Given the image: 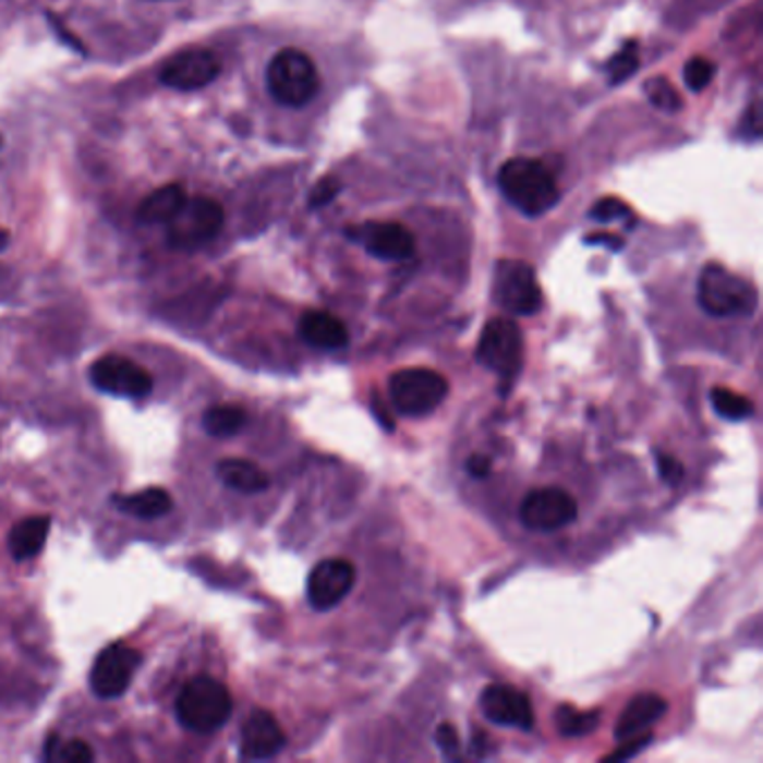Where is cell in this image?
<instances>
[{"label":"cell","instance_id":"6da1fadb","mask_svg":"<svg viewBox=\"0 0 763 763\" xmlns=\"http://www.w3.org/2000/svg\"><path fill=\"white\" fill-rule=\"evenodd\" d=\"M497 184L504 197L511 202L520 214L529 218L544 216L554 208L560 193L548 168L531 157L508 159L497 173Z\"/></svg>","mask_w":763,"mask_h":763},{"label":"cell","instance_id":"7a4b0ae2","mask_svg":"<svg viewBox=\"0 0 763 763\" xmlns=\"http://www.w3.org/2000/svg\"><path fill=\"white\" fill-rule=\"evenodd\" d=\"M267 88L284 108H303L320 90L318 70L303 50L284 48L267 65Z\"/></svg>","mask_w":763,"mask_h":763},{"label":"cell","instance_id":"3957f363","mask_svg":"<svg viewBox=\"0 0 763 763\" xmlns=\"http://www.w3.org/2000/svg\"><path fill=\"white\" fill-rule=\"evenodd\" d=\"M697 301L714 318L752 316L756 310V289L741 276L712 263L699 276Z\"/></svg>","mask_w":763,"mask_h":763},{"label":"cell","instance_id":"277c9868","mask_svg":"<svg viewBox=\"0 0 763 763\" xmlns=\"http://www.w3.org/2000/svg\"><path fill=\"white\" fill-rule=\"evenodd\" d=\"M231 712L233 699L216 678L197 676L184 686L178 697L180 724L193 732H216L227 724Z\"/></svg>","mask_w":763,"mask_h":763},{"label":"cell","instance_id":"5b68a950","mask_svg":"<svg viewBox=\"0 0 763 763\" xmlns=\"http://www.w3.org/2000/svg\"><path fill=\"white\" fill-rule=\"evenodd\" d=\"M392 408L405 416H426L448 397V380L428 367L399 370L388 380Z\"/></svg>","mask_w":763,"mask_h":763},{"label":"cell","instance_id":"8992f818","mask_svg":"<svg viewBox=\"0 0 763 763\" xmlns=\"http://www.w3.org/2000/svg\"><path fill=\"white\" fill-rule=\"evenodd\" d=\"M475 356L488 372L499 376L504 388L511 386L524 361V338L518 323L511 318L486 323Z\"/></svg>","mask_w":763,"mask_h":763},{"label":"cell","instance_id":"52a82bcc","mask_svg":"<svg viewBox=\"0 0 763 763\" xmlns=\"http://www.w3.org/2000/svg\"><path fill=\"white\" fill-rule=\"evenodd\" d=\"M168 244L195 251L214 240L225 227V208L214 197H186L178 214L166 222Z\"/></svg>","mask_w":763,"mask_h":763},{"label":"cell","instance_id":"ba28073f","mask_svg":"<svg viewBox=\"0 0 763 763\" xmlns=\"http://www.w3.org/2000/svg\"><path fill=\"white\" fill-rule=\"evenodd\" d=\"M493 299L511 316H535L542 310V289L531 265L499 261L493 278Z\"/></svg>","mask_w":763,"mask_h":763},{"label":"cell","instance_id":"9c48e42d","mask_svg":"<svg viewBox=\"0 0 763 763\" xmlns=\"http://www.w3.org/2000/svg\"><path fill=\"white\" fill-rule=\"evenodd\" d=\"M578 518V501L560 486H544L531 491L522 506L520 520L529 531L550 533L573 524Z\"/></svg>","mask_w":763,"mask_h":763},{"label":"cell","instance_id":"30bf717a","mask_svg":"<svg viewBox=\"0 0 763 763\" xmlns=\"http://www.w3.org/2000/svg\"><path fill=\"white\" fill-rule=\"evenodd\" d=\"M90 380L97 390L123 399H142L153 390V376L135 361L117 354L95 361L90 367Z\"/></svg>","mask_w":763,"mask_h":763},{"label":"cell","instance_id":"8fae6325","mask_svg":"<svg viewBox=\"0 0 763 763\" xmlns=\"http://www.w3.org/2000/svg\"><path fill=\"white\" fill-rule=\"evenodd\" d=\"M220 74V59L206 48H186L168 59L159 72L166 88L193 93L210 86Z\"/></svg>","mask_w":763,"mask_h":763},{"label":"cell","instance_id":"7c38bea8","mask_svg":"<svg viewBox=\"0 0 763 763\" xmlns=\"http://www.w3.org/2000/svg\"><path fill=\"white\" fill-rule=\"evenodd\" d=\"M142 665V654L125 643L108 645L95 661L90 688L101 699H117L131 688L135 671Z\"/></svg>","mask_w":763,"mask_h":763},{"label":"cell","instance_id":"4fadbf2b","mask_svg":"<svg viewBox=\"0 0 763 763\" xmlns=\"http://www.w3.org/2000/svg\"><path fill=\"white\" fill-rule=\"evenodd\" d=\"M356 582V567L346 558L318 562L307 578V598L316 611H329L341 603Z\"/></svg>","mask_w":763,"mask_h":763},{"label":"cell","instance_id":"5bb4252c","mask_svg":"<svg viewBox=\"0 0 763 763\" xmlns=\"http://www.w3.org/2000/svg\"><path fill=\"white\" fill-rule=\"evenodd\" d=\"M480 707L495 726L518 730H531L535 726V712L529 697L513 686H488L480 697Z\"/></svg>","mask_w":763,"mask_h":763},{"label":"cell","instance_id":"9a60e30c","mask_svg":"<svg viewBox=\"0 0 763 763\" xmlns=\"http://www.w3.org/2000/svg\"><path fill=\"white\" fill-rule=\"evenodd\" d=\"M350 238L359 240L374 258L401 263L414 256V235L399 222H367L359 229H350Z\"/></svg>","mask_w":763,"mask_h":763},{"label":"cell","instance_id":"2e32d148","mask_svg":"<svg viewBox=\"0 0 763 763\" xmlns=\"http://www.w3.org/2000/svg\"><path fill=\"white\" fill-rule=\"evenodd\" d=\"M287 743V737L276 720V716L267 710H253L242 726L240 735V752L244 759H271Z\"/></svg>","mask_w":763,"mask_h":763},{"label":"cell","instance_id":"e0dca14e","mask_svg":"<svg viewBox=\"0 0 763 763\" xmlns=\"http://www.w3.org/2000/svg\"><path fill=\"white\" fill-rule=\"evenodd\" d=\"M299 331L310 348L323 350V352L343 350L350 343V331L346 323L341 318H336L334 314L320 312V310L305 312L301 318Z\"/></svg>","mask_w":763,"mask_h":763},{"label":"cell","instance_id":"ac0fdd59","mask_svg":"<svg viewBox=\"0 0 763 763\" xmlns=\"http://www.w3.org/2000/svg\"><path fill=\"white\" fill-rule=\"evenodd\" d=\"M665 712H667V701L663 697H658V694H639V697H633L627 703V707L620 714V718H618L614 737L618 741H625L629 737L643 735L652 724H656V720Z\"/></svg>","mask_w":763,"mask_h":763},{"label":"cell","instance_id":"d6986e66","mask_svg":"<svg viewBox=\"0 0 763 763\" xmlns=\"http://www.w3.org/2000/svg\"><path fill=\"white\" fill-rule=\"evenodd\" d=\"M50 526H52V518H48V516L27 518V520H21L19 524H14V529L10 531V537H8L12 558L19 562L36 558L46 546V540L50 535Z\"/></svg>","mask_w":763,"mask_h":763},{"label":"cell","instance_id":"ffe728a7","mask_svg":"<svg viewBox=\"0 0 763 763\" xmlns=\"http://www.w3.org/2000/svg\"><path fill=\"white\" fill-rule=\"evenodd\" d=\"M216 473L229 488L246 495L263 493L271 484L269 475L261 469V465L246 459H222L216 465Z\"/></svg>","mask_w":763,"mask_h":763},{"label":"cell","instance_id":"44dd1931","mask_svg":"<svg viewBox=\"0 0 763 763\" xmlns=\"http://www.w3.org/2000/svg\"><path fill=\"white\" fill-rule=\"evenodd\" d=\"M112 501L121 513L142 520H157L173 508V497L164 488H146L135 495H114Z\"/></svg>","mask_w":763,"mask_h":763},{"label":"cell","instance_id":"7402d4cb","mask_svg":"<svg viewBox=\"0 0 763 763\" xmlns=\"http://www.w3.org/2000/svg\"><path fill=\"white\" fill-rule=\"evenodd\" d=\"M184 202H186V191L182 184H166L153 191L142 202L137 216L142 222H148V225H166L178 214Z\"/></svg>","mask_w":763,"mask_h":763},{"label":"cell","instance_id":"603a6c76","mask_svg":"<svg viewBox=\"0 0 763 763\" xmlns=\"http://www.w3.org/2000/svg\"><path fill=\"white\" fill-rule=\"evenodd\" d=\"M202 423H204V431L210 437L227 439V437L238 435L244 428L246 412L240 405H231V403L214 405L204 412Z\"/></svg>","mask_w":763,"mask_h":763},{"label":"cell","instance_id":"cb8c5ba5","mask_svg":"<svg viewBox=\"0 0 763 763\" xmlns=\"http://www.w3.org/2000/svg\"><path fill=\"white\" fill-rule=\"evenodd\" d=\"M710 401H712V408L716 410V414L728 419V421H746L754 414L752 401L735 390H728V388H714L710 392Z\"/></svg>","mask_w":763,"mask_h":763},{"label":"cell","instance_id":"d4e9b609","mask_svg":"<svg viewBox=\"0 0 763 763\" xmlns=\"http://www.w3.org/2000/svg\"><path fill=\"white\" fill-rule=\"evenodd\" d=\"M601 720V712H580L571 705H560L556 712V724L560 735L565 737H582L589 735L598 728Z\"/></svg>","mask_w":763,"mask_h":763},{"label":"cell","instance_id":"484cf974","mask_svg":"<svg viewBox=\"0 0 763 763\" xmlns=\"http://www.w3.org/2000/svg\"><path fill=\"white\" fill-rule=\"evenodd\" d=\"M93 756H95L93 748H90L86 741H78V739H72V741L61 743L59 737H57V739H50V743H48V748H46V759H48V761L88 763V761H93Z\"/></svg>","mask_w":763,"mask_h":763},{"label":"cell","instance_id":"4316f807","mask_svg":"<svg viewBox=\"0 0 763 763\" xmlns=\"http://www.w3.org/2000/svg\"><path fill=\"white\" fill-rule=\"evenodd\" d=\"M645 95L656 108H661L665 112H676V110H681V106H683L681 95H678V90L665 76H656V78L645 81Z\"/></svg>","mask_w":763,"mask_h":763},{"label":"cell","instance_id":"83f0119b","mask_svg":"<svg viewBox=\"0 0 763 763\" xmlns=\"http://www.w3.org/2000/svg\"><path fill=\"white\" fill-rule=\"evenodd\" d=\"M641 61H639V46L629 40V44L611 57V61L607 63V74L611 78V83H622L627 81L635 70H639Z\"/></svg>","mask_w":763,"mask_h":763},{"label":"cell","instance_id":"f1b7e54d","mask_svg":"<svg viewBox=\"0 0 763 763\" xmlns=\"http://www.w3.org/2000/svg\"><path fill=\"white\" fill-rule=\"evenodd\" d=\"M683 76H686V83L692 93H701L710 86V81L714 78V63L703 59V57H694L686 63Z\"/></svg>","mask_w":763,"mask_h":763},{"label":"cell","instance_id":"f546056e","mask_svg":"<svg viewBox=\"0 0 763 763\" xmlns=\"http://www.w3.org/2000/svg\"><path fill=\"white\" fill-rule=\"evenodd\" d=\"M593 220H598V222H611V220H622L625 216H629V206L616 197H605L601 199L596 206L591 208V214H589Z\"/></svg>","mask_w":763,"mask_h":763},{"label":"cell","instance_id":"4dcf8cb0","mask_svg":"<svg viewBox=\"0 0 763 763\" xmlns=\"http://www.w3.org/2000/svg\"><path fill=\"white\" fill-rule=\"evenodd\" d=\"M656 465H658V473H661L663 482H667L669 486H678L683 482L686 469L676 457H671L667 452H656Z\"/></svg>","mask_w":763,"mask_h":763},{"label":"cell","instance_id":"1f68e13d","mask_svg":"<svg viewBox=\"0 0 763 763\" xmlns=\"http://www.w3.org/2000/svg\"><path fill=\"white\" fill-rule=\"evenodd\" d=\"M652 739H654L652 732L629 737V739H625V746H618L616 752H611V754L605 756V761H625V759H631L633 754H639L641 750H645V748L652 743Z\"/></svg>","mask_w":763,"mask_h":763},{"label":"cell","instance_id":"d6a6232c","mask_svg":"<svg viewBox=\"0 0 763 763\" xmlns=\"http://www.w3.org/2000/svg\"><path fill=\"white\" fill-rule=\"evenodd\" d=\"M435 739H437L439 750H441L446 756H455V754L459 752V735H457V730H455L450 724H441V726L437 728Z\"/></svg>","mask_w":763,"mask_h":763},{"label":"cell","instance_id":"836d02e7","mask_svg":"<svg viewBox=\"0 0 763 763\" xmlns=\"http://www.w3.org/2000/svg\"><path fill=\"white\" fill-rule=\"evenodd\" d=\"M338 189H341V186H338L336 180H323V182H318L316 189H314L312 195H310V206H312V208H320V206L329 204V202L336 197Z\"/></svg>","mask_w":763,"mask_h":763},{"label":"cell","instance_id":"e575fe53","mask_svg":"<svg viewBox=\"0 0 763 763\" xmlns=\"http://www.w3.org/2000/svg\"><path fill=\"white\" fill-rule=\"evenodd\" d=\"M48 19H50V25H52V29L57 32V36L63 40V44L68 46V48H72V50H76V52H81V55H86V48H83V44H81V40L76 38V34H72L65 25H63V21L59 19V16H55L52 12L48 14Z\"/></svg>","mask_w":763,"mask_h":763},{"label":"cell","instance_id":"d590c367","mask_svg":"<svg viewBox=\"0 0 763 763\" xmlns=\"http://www.w3.org/2000/svg\"><path fill=\"white\" fill-rule=\"evenodd\" d=\"M465 471H469L477 480H486L493 471V461L486 455H473L469 459V463H465Z\"/></svg>","mask_w":763,"mask_h":763},{"label":"cell","instance_id":"8d00e7d4","mask_svg":"<svg viewBox=\"0 0 763 763\" xmlns=\"http://www.w3.org/2000/svg\"><path fill=\"white\" fill-rule=\"evenodd\" d=\"M586 242H591V244H607L611 249H620L622 246V240L620 238H611L609 233H593V235L586 238Z\"/></svg>","mask_w":763,"mask_h":763},{"label":"cell","instance_id":"74e56055","mask_svg":"<svg viewBox=\"0 0 763 763\" xmlns=\"http://www.w3.org/2000/svg\"><path fill=\"white\" fill-rule=\"evenodd\" d=\"M8 246V233L0 229V249H5Z\"/></svg>","mask_w":763,"mask_h":763}]
</instances>
